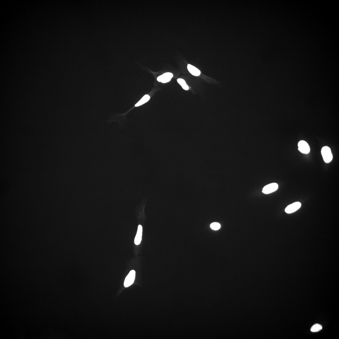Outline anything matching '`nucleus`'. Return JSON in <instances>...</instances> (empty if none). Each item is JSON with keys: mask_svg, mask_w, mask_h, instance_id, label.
Segmentation results:
<instances>
[{"mask_svg": "<svg viewBox=\"0 0 339 339\" xmlns=\"http://www.w3.org/2000/svg\"><path fill=\"white\" fill-rule=\"evenodd\" d=\"M321 153L324 162L326 163L331 162L333 158L331 150L327 146L323 147L321 150Z\"/></svg>", "mask_w": 339, "mask_h": 339, "instance_id": "obj_1", "label": "nucleus"}, {"mask_svg": "<svg viewBox=\"0 0 339 339\" xmlns=\"http://www.w3.org/2000/svg\"><path fill=\"white\" fill-rule=\"evenodd\" d=\"M136 274V272L134 270H132L129 272L124 282L125 287H128L133 284L135 280Z\"/></svg>", "mask_w": 339, "mask_h": 339, "instance_id": "obj_2", "label": "nucleus"}, {"mask_svg": "<svg viewBox=\"0 0 339 339\" xmlns=\"http://www.w3.org/2000/svg\"><path fill=\"white\" fill-rule=\"evenodd\" d=\"M278 188V185L277 183H272L265 186L262 192L264 194H268L275 191Z\"/></svg>", "mask_w": 339, "mask_h": 339, "instance_id": "obj_3", "label": "nucleus"}, {"mask_svg": "<svg viewBox=\"0 0 339 339\" xmlns=\"http://www.w3.org/2000/svg\"><path fill=\"white\" fill-rule=\"evenodd\" d=\"M298 150L301 153L307 154L310 151V147L307 143L304 140L300 141L298 144Z\"/></svg>", "mask_w": 339, "mask_h": 339, "instance_id": "obj_4", "label": "nucleus"}, {"mask_svg": "<svg viewBox=\"0 0 339 339\" xmlns=\"http://www.w3.org/2000/svg\"><path fill=\"white\" fill-rule=\"evenodd\" d=\"M301 206V203L299 202L294 203L288 206L285 209V212L288 213H291L296 212Z\"/></svg>", "mask_w": 339, "mask_h": 339, "instance_id": "obj_5", "label": "nucleus"}, {"mask_svg": "<svg viewBox=\"0 0 339 339\" xmlns=\"http://www.w3.org/2000/svg\"><path fill=\"white\" fill-rule=\"evenodd\" d=\"M173 77V74L167 72L160 76L157 78V81L162 83H166L170 81Z\"/></svg>", "mask_w": 339, "mask_h": 339, "instance_id": "obj_6", "label": "nucleus"}, {"mask_svg": "<svg viewBox=\"0 0 339 339\" xmlns=\"http://www.w3.org/2000/svg\"><path fill=\"white\" fill-rule=\"evenodd\" d=\"M142 227L141 225H139L135 239V243L136 245H138L140 243L142 240Z\"/></svg>", "mask_w": 339, "mask_h": 339, "instance_id": "obj_7", "label": "nucleus"}, {"mask_svg": "<svg viewBox=\"0 0 339 339\" xmlns=\"http://www.w3.org/2000/svg\"><path fill=\"white\" fill-rule=\"evenodd\" d=\"M187 68L190 72L194 76H199L201 74L200 71L198 69L190 64L188 65Z\"/></svg>", "mask_w": 339, "mask_h": 339, "instance_id": "obj_8", "label": "nucleus"}, {"mask_svg": "<svg viewBox=\"0 0 339 339\" xmlns=\"http://www.w3.org/2000/svg\"><path fill=\"white\" fill-rule=\"evenodd\" d=\"M150 99V96L148 95H145L142 99L135 105L137 107L143 105L148 102Z\"/></svg>", "mask_w": 339, "mask_h": 339, "instance_id": "obj_9", "label": "nucleus"}, {"mask_svg": "<svg viewBox=\"0 0 339 339\" xmlns=\"http://www.w3.org/2000/svg\"><path fill=\"white\" fill-rule=\"evenodd\" d=\"M177 82L185 90H188L189 89V86L187 85L184 80L182 79H178Z\"/></svg>", "mask_w": 339, "mask_h": 339, "instance_id": "obj_10", "label": "nucleus"}, {"mask_svg": "<svg viewBox=\"0 0 339 339\" xmlns=\"http://www.w3.org/2000/svg\"><path fill=\"white\" fill-rule=\"evenodd\" d=\"M322 329V326L318 324H316L311 327L310 331L312 332H316L320 331Z\"/></svg>", "mask_w": 339, "mask_h": 339, "instance_id": "obj_11", "label": "nucleus"}, {"mask_svg": "<svg viewBox=\"0 0 339 339\" xmlns=\"http://www.w3.org/2000/svg\"><path fill=\"white\" fill-rule=\"evenodd\" d=\"M211 228L213 230H217L220 228V225L218 223L214 222L210 225Z\"/></svg>", "mask_w": 339, "mask_h": 339, "instance_id": "obj_12", "label": "nucleus"}]
</instances>
